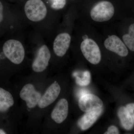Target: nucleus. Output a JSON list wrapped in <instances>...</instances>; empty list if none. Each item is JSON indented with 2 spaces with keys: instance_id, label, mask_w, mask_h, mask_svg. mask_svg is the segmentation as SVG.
<instances>
[{
  "instance_id": "nucleus-1",
  "label": "nucleus",
  "mask_w": 134,
  "mask_h": 134,
  "mask_svg": "<svg viewBox=\"0 0 134 134\" xmlns=\"http://www.w3.org/2000/svg\"><path fill=\"white\" fill-rule=\"evenodd\" d=\"M3 50L7 58L15 64H20L24 59V48L19 41L15 40H8L3 45Z\"/></svg>"
},
{
  "instance_id": "nucleus-2",
  "label": "nucleus",
  "mask_w": 134,
  "mask_h": 134,
  "mask_svg": "<svg viewBox=\"0 0 134 134\" xmlns=\"http://www.w3.org/2000/svg\"><path fill=\"white\" fill-rule=\"evenodd\" d=\"M25 11L27 17L34 22L43 20L47 13L46 5L41 0H29L25 6Z\"/></svg>"
},
{
  "instance_id": "nucleus-3",
  "label": "nucleus",
  "mask_w": 134,
  "mask_h": 134,
  "mask_svg": "<svg viewBox=\"0 0 134 134\" xmlns=\"http://www.w3.org/2000/svg\"><path fill=\"white\" fill-rule=\"evenodd\" d=\"M114 12V8L111 3L108 1H102L92 8L91 16L95 21H106L112 17Z\"/></svg>"
},
{
  "instance_id": "nucleus-4",
  "label": "nucleus",
  "mask_w": 134,
  "mask_h": 134,
  "mask_svg": "<svg viewBox=\"0 0 134 134\" xmlns=\"http://www.w3.org/2000/svg\"><path fill=\"white\" fill-rule=\"evenodd\" d=\"M82 53L86 60L91 64L97 65L101 60V53L97 44L91 39L85 40L81 45Z\"/></svg>"
},
{
  "instance_id": "nucleus-5",
  "label": "nucleus",
  "mask_w": 134,
  "mask_h": 134,
  "mask_svg": "<svg viewBox=\"0 0 134 134\" xmlns=\"http://www.w3.org/2000/svg\"><path fill=\"white\" fill-rule=\"evenodd\" d=\"M20 97L26 102L27 107L31 108L38 104L41 95V93L36 91L33 85L29 83L23 87L20 92Z\"/></svg>"
},
{
  "instance_id": "nucleus-6",
  "label": "nucleus",
  "mask_w": 134,
  "mask_h": 134,
  "mask_svg": "<svg viewBox=\"0 0 134 134\" xmlns=\"http://www.w3.org/2000/svg\"><path fill=\"white\" fill-rule=\"evenodd\" d=\"M51 58V54L48 47L43 45L39 48L37 56L32 64V68L34 72H43L48 66Z\"/></svg>"
},
{
  "instance_id": "nucleus-7",
  "label": "nucleus",
  "mask_w": 134,
  "mask_h": 134,
  "mask_svg": "<svg viewBox=\"0 0 134 134\" xmlns=\"http://www.w3.org/2000/svg\"><path fill=\"white\" fill-rule=\"evenodd\" d=\"M78 104L80 109L86 113L102 108L103 103L97 96L92 94L86 93L80 97Z\"/></svg>"
},
{
  "instance_id": "nucleus-8",
  "label": "nucleus",
  "mask_w": 134,
  "mask_h": 134,
  "mask_svg": "<svg viewBox=\"0 0 134 134\" xmlns=\"http://www.w3.org/2000/svg\"><path fill=\"white\" fill-rule=\"evenodd\" d=\"M61 88L57 82L50 85L39 101L40 108H43L51 104L58 98L60 92Z\"/></svg>"
},
{
  "instance_id": "nucleus-9",
  "label": "nucleus",
  "mask_w": 134,
  "mask_h": 134,
  "mask_svg": "<svg viewBox=\"0 0 134 134\" xmlns=\"http://www.w3.org/2000/svg\"><path fill=\"white\" fill-rule=\"evenodd\" d=\"M105 46L107 50L117 54L121 57H126L129 52L126 47L119 38L115 35L110 36L104 41Z\"/></svg>"
},
{
  "instance_id": "nucleus-10",
  "label": "nucleus",
  "mask_w": 134,
  "mask_h": 134,
  "mask_svg": "<svg viewBox=\"0 0 134 134\" xmlns=\"http://www.w3.org/2000/svg\"><path fill=\"white\" fill-rule=\"evenodd\" d=\"M71 41L69 34L61 33L56 37L53 43V50L56 55L62 57L68 49Z\"/></svg>"
},
{
  "instance_id": "nucleus-11",
  "label": "nucleus",
  "mask_w": 134,
  "mask_h": 134,
  "mask_svg": "<svg viewBox=\"0 0 134 134\" xmlns=\"http://www.w3.org/2000/svg\"><path fill=\"white\" fill-rule=\"evenodd\" d=\"M68 110V101L65 98L61 99L58 101L53 110L51 117L56 123L60 124L66 119Z\"/></svg>"
},
{
  "instance_id": "nucleus-12",
  "label": "nucleus",
  "mask_w": 134,
  "mask_h": 134,
  "mask_svg": "<svg viewBox=\"0 0 134 134\" xmlns=\"http://www.w3.org/2000/svg\"><path fill=\"white\" fill-rule=\"evenodd\" d=\"M103 111L102 107L86 112L78 121L79 127L82 130L88 129L96 122Z\"/></svg>"
},
{
  "instance_id": "nucleus-13",
  "label": "nucleus",
  "mask_w": 134,
  "mask_h": 134,
  "mask_svg": "<svg viewBox=\"0 0 134 134\" xmlns=\"http://www.w3.org/2000/svg\"><path fill=\"white\" fill-rule=\"evenodd\" d=\"M118 115L122 127L126 130H131L134 126L133 120L126 106L120 107L118 111Z\"/></svg>"
},
{
  "instance_id": "nucleus-14",
  "label": "nucleus",
  "mask_w": 134,
  "mask_h": 134,
  "mask_svg": "<svg viewBox=\"0 0 134 134\" xmlns=\"http://www.w3.org/2000/svg\"><path fill=\"white\" fill-rule=\"evenodd\" d=\"M14 99L11 93L0 88V112H4L14 104Z\"/></svg>"
},
{
  "instance_id": "nucleus-15",
  "label": "nucleus",
  "mask_w": 134,
  "mask_h": 134,
  "mask_svg": "<svg viewBox=\"0 0 134 134\" xmlns=\"http://www.w3.org/2000/svg\"><path fill=\"white\" fill-rule=\"evenodd\" d=\"M122 39L130 50L134 52V24L130 26L128 34L124 35Z\"/></svg>"
},
{
  "instance_id": "nucleus-16",
  "label": "nucleus",
  "mask_w": 134,
  "mask_h": 134,
  "mask_svg": "<svg viewBox=\"0 0 134 134\" xmlns=\"http://www.w3.org/2000/svg\"><path fill=\"white\" fill-rule=\"evenodd\" d=\"M51 4V7L54 9H59L65 7L66 0H49Z\"/></svg>"
},
{
  "instance_id": "nucleus-17",
  "label": "nucleus",
  "mask_w": 134,
  "mask_h": 134,
  "mask_svg": "<svg viewBox=\"0 0 134 134\" xmlns=\"http://www.w3.org/2000/svg\"><path fill=\"white\" fill-rule=\"evenodd\" d=\"M90 75L88 72H85L84 74V77L82 79H80L78 83L82 86H86L89 84L90 83Z\"/></svg>"
},
{
  "instance_id": "nucleus-18",
  "label": "nucleus",
  "mask_w": 134,
  "mask_h": 134,
  "mask_svg": "<svg viewBox=\"0 0 134 134\" xmlns=\"http://www.w3.org/2000/svg\"><path fill=\"white\" fill-rule=\"evenodd\" d=\"M120 133L117 127L111 126L108 127L107 131L104 133L105 134H118Z\"/></svg>"
},
{
  "instance_id": "nucleus-19",
  "label": "nucleus",
  "mask_w": 134,
  "mask_h": 134,
  "mask_svg": "<svg viewBox=\"0 0 134 134\" xmlns=\"http://www.w3.org/2000/svg\"><path fill=\"white\" fill-rule=\"evenodd\" d=\"M126 107L130 114L134 123V103H129Z\"/></svg>"
},
{
  "instance_id": "nucleus-20",
  "label": "nucleus",
  "mask_w": 134,
  "mask_h": 134,
  "mask_svg": "<svg viewBox=\"0 0 134 134\" xmlns=\"http://www.w3.org/2000/svg\"><path fill=\"white\" fill-rule=\"evenodd\" d=\"M3 7L2 3L0 2V23L2 21L3 19Z\"/></svg>"
},
{
  "instance_id": "nucleus-21",
  "label": "nucleus",
  "mask_w": 134,
  "mask_h": 134,
  "mask_svg": "<svg viewBox=\"0 0 134 134\" xmlns=\"http://www.w3.org/2000/svg\"><path fill=\"white\" fill-rule=\"evenodd\" d=\"M7 134V133H6V132L3 130L0 129V134Z\"/></svg>"
},
{
  "instance_id": "nucleus-22",
  "label": "nucleus",
  "mask_w": 134,
  "mask_h": 134,
  "mask_svg": "<svg viewBox=\"0 0 134 134\" xmlns=\"http://www.w3.org/2000/svg\"><path fill=\"white\" fill-rule=\"evenodd\" d=\"M88 38V36H87V35H84V36H83V40L87 39Z\"/></svg>"
}]
</instances>
